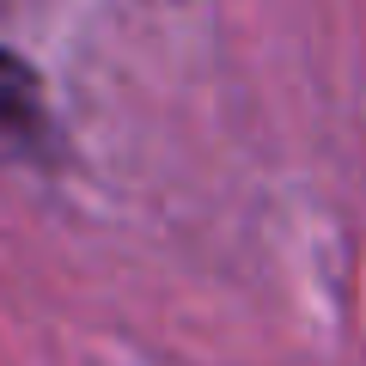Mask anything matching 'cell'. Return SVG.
Returning <instances> with one entry per match:
<instances>
[{
    "instance_id": "obj_1",
    "label": "cell",
    "mask_w": 366,
    "mask_h": 366,
    "mask_svg": "<svg viewBox=\"0 0 366 366\" xmlns=\"http://www.w3.org/2000/svg\"><path fill=\"white\" fill-rule=\"evenodd\" d=\"M43 122V92H37V74H31L19 55H0V134H37Z\"/></svg>"
}]
</instances>
